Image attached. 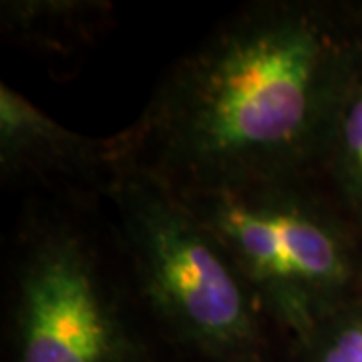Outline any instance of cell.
<instances>
[{
	"label": "cell",
	"mask_w": 362,
	"mask_h": 362,
	"mask_svg": "<svg viewBox=\"0 0 362 362\" xmlns=\"http://www.w3.org/2000/svg\"><path fill=\"white\" fill-rule=\"evenodd\" d=\"M288 352L292 362H362V298L324 318Z\"/></svg>",
	"instance_id": "ba28073f"
},
{
	"label": "cell",
	"mask_w": 362,
	"mask_h": 362,
	"mask_svg": "<svg viewBox=\"0 0 362 362\" xmlns=\"http://www.w3.org/2000/svg\"><path fill=\"white\" fill-rule=\"evenodd\" d=\"M362 65V2L258 0L226 16L111 135L119 168L192 194L316 177Z\"/></svg>",
	"instance_id": "6da1fadb"
},
{
	"label": "cell",
	"mask_w": 362,
	"mask_h": 362,
	"mask_svg": "<svg viewBox=\"0 0 362 362\" xmlns=\"http://www.w3.org/2000/svg\"><path fill=\"white\" fill-rule=\"evenodd\" d=\"M111 137L69 129L23 93L0 85V175L40 195L105 204L117 175Z\"/></svg>",
	"instance_id": "5b68a950"
},
{
	"label": "cell",
	"mask_w": 362,
	"mask_h": 362,
	"mask_svg": "<svg viewBox=\"0 0 362 362\" xmlns=\"http://www.w3.org/2000/svg\"><path fill=\"white\" fill-rule=\"evenodd\" d=\"M316 177L362 233V65L328 131Z\"/></svg>",
	"instance_id": "52a82bcc"
},
{
	"label": "cell",
	"mask_w": 362,
	"mask_h": 362,
	"mask_svg": "<svg viewBox=\"0 0 362 362\" xmlns=\"http://www.w3.org/2000/svg\"><path fill=\"white\" fill-rule=\"evenodd\" d=\"M107 206L159 340L202 362H270L288 346L218 235L171 187L119 168Z\"/></svg>",
	"instance_id": "3957f363"
},
{
	"label": "cell",
	"mask_w": 362,
	"mask_h": 362,
	"mask_svg": "<svg viewBox=\"0 0 362 362\" xmlns=\"http://www.w3.org/2000/svg\"><path fill=\"white\" fill-rule=\"evenodd\" d=\"M292 344L362 298V233L318 177L180 194Z\"/></svg>",
	"instance_id": "277c9868"
},
{
	"label": "cell",
	"mask_w": 362,
	"mask_h": 362,
	"mask_svg": "<svg viewBox=\"0 0 362 362\" xmlns=\"http://www.w3.org/2000/svg\"><path fill=\"white\" fill-rule=\"evenodd\" d=\"M101 218L93 202L39 195L26 206L6 280L13 362H157L159 337Z\"/></svg>",
	"instance_id": "7a4b0ae2"
},
{
	"label": "cell",
	"mask_w": 362,
	"mask_h": 362,
	"mask_svg": "<svg viewBox=\"0 0 362 362\" xmlns=\"http://www.w3.org/2000/svg\"><path fill=\"white\" fill-rule=\"evenodd\" d=\"M113 13L115 6L103 0H4L0 30L18 49L71 59L103 39Z\"/></svg>",
	"instance_id": "8992f818"
}]
</instances>
